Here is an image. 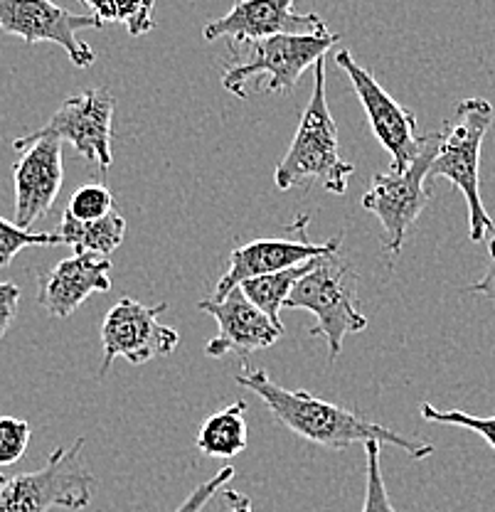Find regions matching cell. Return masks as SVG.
I'll list each match as a JSON object with an SVG mask.
<instances>
[{
    "mask_svg": "<svg viewBox=\"0 0 495 512\" xmlns=\"http://www.w3.org/2000/svg\"><path fill=\"white\" fill-rule=\"evenodd\" d=\"M380 451H382V444H377V441H370V444H365L367 483H365L363 512H397L395 505H392L390 495H387L385 478H382Z\"/></svg>",
    "mask_w": 495,
    "mask_h": 512,
    "instance_id": "cb8c5ba5",
    "label": "cell"
},
{
    "mask_svg": "<svg viewBox=\"0 0 495 512\" xmlns=\"http://www.w3.org/2000/svg\"><path fill=\"white\" fill-rule=\"evenodd\" d=\"M326 23L316 13H296L294 0H237L222 18L202 28L207 42L230 40L232 50L274 35H303L321 32Z\"/></svg>",
    "mask_w": 495,
    "mask_h": 512,
    "instance_id": "7c38bea8",
    "label": "cell"
},
{
    "mask_svg": "<svg viewBox=\"0 0 495 512\" xmlns=\"http://www.w3.org/2000/svg\"><path fill=\"white\" fill-rule=\"evenodd\" d=\"M239 387L249 389L269 407V412L281 421L289 431L316 446H326L330 451H343L353 444H392L402 448L412 458H427L434 453V446L422 441L404 439L397 431L387 426L367 421L353 409L338 407V404L318 399L306 389H286L276 384L264 370H247L234 375Z\"/></svg>",
    "mask_w": 495,
    "mask_h": 512,
    "instance_id": "6da1fadb",
    "label": "cell"
},
{
    "mask_svg": "<svg viewBox=\"0 0 495 512\" xmlns=\"http://www.w3.org/2000/svg\"><path fill=\"white\" fill-rule=\"evenodd\" d=\"M18 301L20 288L10 284V281H3V284H0V338L8 333L15 316H18Z\"/></svg>",
    "mask_w": 495,
    "mask_h": 512,
    "instance_id": "4316f807",
    "label": "cell"
},
{
    "mask_svg": "<svg viewBox=\"0 0 495 512\" xmlns=\"http://www.w3.org/2000/svg\"><path fill=\"white\" fill-rule=\"evenodd\" d=\"M232 478H234V468L225 466L215 478L205 480V483L198 485V488H195L193 493H190L188 498L178 505V510L175 512H202L205 510V505L215 498V493H220V490L225 488Z\"/></svg>",
    "mask_w": 495,
    "mask_h": 512,
    "instance_id": "484cf974",
    "label": "cell"
},
{
    "mask_svg": "<svg viewBox=\"0 0 495 512\" xmlns=\"http://www.w3.org/2000/svg\"><path fill=\"white\" fill-rule=\"evenodd\" d=\"M57 237L62 239V244H69L74 254L109 256L124 242L126 220L116 210L94 222H82L69 215H62Z\"/></svg>",
    "mask_w": 495,
    "mask_h": 512,
    "instance_id": "e0dca14e",
    "label": "cell"
},
{
    "mask_svg": "<svg viewBox=\"0 0 495 512\" xmlns=\"http://www.w3.org/2000/svg\"><path fill=\"white\" fill-rule=\"evenodd\" d=\"M220 495H222V503L227 505V510L230 512H254L252 498H249V495L239 493V490H232V488H222Z\"/></svg>",
    "mask_w": 495,
    "mask_h": 512,
    "instance_id": "f1b7e54d",
    "label": "cell"
},
{
    "mask_svg": "<svg viewBox=\"0 0 495 512\" xmlns=\"http://www.w3.org/2000/svg\"><path fill=\"white\" fill-rule=\"evenodd\" d=\"M198 308L210 313L220 325V333L205 345V355L210 357L237 352L247 362L249 355L271 348L284 335V328L271 323L257 306H252L239 286L232 288L222 301H212V298L200 301Z\"/></svg>",
    "mask_w": 495,
    "mask_h": 512,
    "instance_id": "4fadbf2b",
    "label": "cell"
},
{
    "mask_svg": "<svg viewBox=\"0 0 495 512\" xmlns=\"http://www.w3.org/2000/svg\"><path fill=\"white\" fill-rule=\"evenodd\" d=\"M284 308H298L316 316V325L308 335L326 340L330 360H338L348 335L367 328V316L358 306V274L338 252L316 261L289 293Z\"/></svg>",
    "mask_w": 495,
    "mask_h": 512,
    "instance_id": "5b68a950",
    "label": "cell"
},
{
    "mask_svg": "<svg viewBox=\"0 0 495 512\" xmlns=\"http://www.w3.org/2000/svg\"><path fill=\"white\" fill-rule=\"evenodd\" d=\"M82 448L84 439H77L69 448H55L40 471L5 480L0 512H50L52 508L79 512L89 508L97 478L84 466Z\"/></svg>",
    "mask_w": 495,
    "mask_h": 512,
    "instance_id": "8992f818",
    "label": "cell"
},
{
    "mask_svg": "<svg viewBox=\"0 0 495 512\" xmlns=\"http://www.w3.org/2000/svg\"><path fill=\"white\" fill-rule=\"evenodd\" d=\"M114 205L116 202H114V195H111V190L99 183H92L79 188L72 197H69L65 215L82 222H94V220H101V217H106L109 212H114Z\"/></svg>",
    "mask_w": 495,
    "mask_h": 512,
    "instance_id": "7402d4cb",
    "label": "cell"
},
{
    "mask_svg": "<svg viewBox=\"0 0 495 512\" xmlns=\"http://www.w3.org/2000/svg\"><path fill=\"white\" fill-rule=\"evenodd\" d=\"M340 244H343L340 234H335L326 244H313L306 239H254V242L242 244V247L232 249L230 264L212 293V301H222L232 288L242 286L249 279L276 274V271L306 264L318 256L335 254Z\"/></svg>",
    "mask_w": 495,
    "mask_h": 512,
    "instance_id": "9a60e30c",
    "label": "cell"
},
{
    "mask_svg": "<svg viewBox=\"0 0 495 512\" xmlns=\"http://www.w3.org/2000/svg\"><path fill=\"white\" fill-rule=\"evenodd\" d=\"M13 165L15 185V224L30 229L33 222L52 210L60 195L65 170H62V143L42 138L30 143Z\"/></svg>",
    "mask_w": 495,
    "mask_h": 512,
    "instance_id": "5bb4252c",
    "label": "cell"
},
{
    "mask_svg": "<svg viewBox=\"0 0 495 512\" xmlns=\"http://www.w3.org/2000/svg\"><path fill=\"white\" fill-rule=\"evenodd\" d=\"M441 133L422 138V151L402 173H375L370 190L363 195V207L382 224V249L395 259L402 254L409 229L427 210L431 190L427 188L431 160L439 148Z\"/></svg>",
    "mask_w": 495,
    "mask_h": 512,
    "instance_id": "52a82bcc",
    "label": "cell"
},
{
    "mask_svg": "<svg viewBox=\"0 0 495 512\" xmlns=\"http://www.w3.org/2000/svg\"><path fill=\"white\" fill-rule=\"evenodd\" d=\"M101 25H124L129 35L141 37L156 28L153 8L156 0H79Z\"/></svg>",
    "mask_w": 495,
    "mask_h": 512,
    "instance_id": "ffe728a7",
    "label": "cell"
},
{
    "mask_svg": "<svg viewBox=\"0 0 495 512\" xmlns=\"http://www.w3.org/2000/svg\"><path fill=\"white\" fill-rule=\"evenodd\" d=\"M114 96L106 89H84V92L72 94L65 104L50 116L45 126L28 136L13 141L15 151H23L30 143L50 138V141L72 143L82 158L89 163H97L101 173L111 168V121H114Z\"/></svg>",
    "mask_w": 495,
    "mask_h": 512,
    "instance_id": "ba28073f",
    "label": "cell"
},
{
    "mask_svg": "<svg viewBox=\"0 0 495 512\" xmlns=\"http://www.w3.org/2000/svg\"><path fill=\"white\" fill-rule=\"evenodd\" d=\"M57 244H62L57 234L30 232V229H20L15 222L0 217V266L13 264L15 256L25 247H57Z\"/></svg>",
    "mask_w": 495,
    "mask_h": 512,
    "instance_id": "44dd1931",
    "label": "cell"
},
{
    "mask_svg": "<svg viewBox=\"0 0 495 512\" xmlns=\"http://www.w3.org/2000/svg\"><path fill=\"white\" fill-rule=\"evenodd\" d=\"M335 64L348 74L350 84H353L355 94H358L360 104H363L367 121H370L372 133L380 141V146L390 153L392 170L390 173H402L414 158L422 151V138L417 133V116L409 111L407 106L397 104L392 94L385 92L375 74L367 72L355 62L353 52L340 50L335 55Z\"/></svg>",
    "mask_w": 495,
    "mask_h": 512,
    "instance_id": "30bf717a",
    "label": "cell"
},
{
    "mask_svg": "<svg viewBox=\"0 0 495 512\" xmlns=\"http://www.w3.org/2000/svg\"><path fill=\"white\" fill-rule=\"evenodd\" d=\"M111 291V261L99 254H74L40 279L37 301L52 318H67L92 293Z\"/></svg>",
    "mask_w": 495,
    "mask_h": 512,
    "instance_id": "2e32d148",
    "label": "cell"
},
{
    "mask_svg": "<svg viewBox=\"0 0 495 512\" xmlns=\"http://www.w3.org/2000/svg\"><path fill=\"white\" fill-rule=\"evenodd\" d=\"M168 303H158V306H143V303L133 301L124 296L116 306L109 308L104 325H101V357L99 377L109 372L116 357H124L131 365H143L156 357L173 355L180 343V333L170 325H163L158 316L165 313Z\"/></svg>",
    "mask_w": 495,
    "mask_h": 512,
    "instance_id": "9c48e42d",
    "label": "cell"
},
{
    "mask_svg": "<svg viewBox=\"0 0 495 512\" xmlns=\"http://www.w3.org/2000/svg\"><path fill=\"white\" fill-rule=\"evenodd\" d=\"M5 480H8V478H3V476H0V490H3V485H5Z\"/></svg>",
    "mask_w": 495,
    "mask_h": 512,
    "instance_id": "f546056e",
    "label": "cell"
},
{
    "mask_svg": "<svg viewBox=\"0 0 495 512\" xmlns=\"http://www.w3.org/2000/svg\"><path fill=\"white\" fill-rule=\"evenodd\" d=\"M318 259H321V256H318ZM318 259L291 266V269L276 271V274L257 276V279L244 281L239 288H242V293L247 296V301L252 303V306H257L259 311L271 320V323L281 325V311H284L286 306V298H289V293L294 291L298 281H301L303 276L316 266ZM281 328H284V325H281Z\"/></svg>",
    "mask_w": 495,
    "mask_h": 512,
    "instance_id": "d6986e66",
    "label": "cell"
},
{
    "mask_svg": "<svg viewBox=\"0 0 495 512\" xmlns=\"http://www.w3.org/2000/svg\"><path fill=\"white\" fill-rule=\"evenodd\" d=\"M244 412H247V404L234 402L230 407L207 416L205 424L198 431V441H195L200 453L210 458L239 456L249 444V429Z\"/></svg>",
    "mask_w": 495,
    "mask_h": 512,
    "instance_id": "ac0fdd59",
    "label": "cell"
},
{
    "mask_svg": "<svg viewBox=\"0 0 495 512\" xmlns=\"http://www.w3.org/2000/svg\"><path fill=\"white\" fill-rule=\"evenodd\" d=\"M99 30L94 15H72L52 0H0V32L23 37L28 45L55 42L67 52L74 67H92L97 55L77 37L82 30Z\"/></svg>",
    "mask_w": 495,
    "mask_h": 512,
    "instance_id": "8fae6325",
    "label": "cell"
},
{
    "mask_svg": "<svg viewBox=\"0 0 495 512\" xmlns=\"http://www.w3.org/2000/svg\"><path fill=\"white\" fill-rule=\"evenodd\" d=\"M493 126V106L486 99H466L441 128L439 148L431 160L429 180L446 178L461 190L468 205V237L483 242L495 234V224L481 197V146Z\"/></svg>",
    "mask_w": 495,
    "mask_h": 512,
    "instance_id": "3957f363",
    "label": "cell"
},
{
    "mask_svg": "<svg viewBox=\"0 0 495 512\" xmlns=\"http://www.w3.org/2000/svg\"><path fill=\"white\" fill-rule=\"evenodd\" d=\"M313 69L316 77H313L311 101L303 109L294 143L284 160L276 165L274 183L279 190L321 183L333 195H345L355 165L340 158L338 126L330 116L326 96V57L313 64Z\"/></svg>",
    "mask_w": 495,
    "mask_h": 512,
    "instance_id": "7a4b0ae2",
    "label": "cell"
},
{
    "mask_svg": "<svg viewBox=\"0 0 495 512\" xmlns=\"http://www.w3.org/2000/svg\"><path fill=\"white\" fill-rule=\"evenodd\" d=\"M340 35L321 30L303 35H274L249 42L247 55L227 64L222 87L227 92L249 99L252 94L294 92L301 74L328 55Z\"/></svg>",
    "mask_w": 495,
    "mask_h": 512,
    "instance_id": "277c9868",
    "label": "cell"
},
{
    "mask_svg": "<svg viewBox=\"0 0 495 512\" xmlns=\"http://www.w3.org/2000/svg\"><path fill=\"white\" fill-rule=\"evenodd\" d=\"M488 254H491V259H488L486 274L481 276V281H476V284L468 286L466 291L476 293V296H483V298H488V301L495 303V234H491V242H488Z\"/></svg>",
    "mask_w": 495,
    "mask_h": 512,
    "instance_id": "83f0119b",
    "label": "cell"
},
{
    "mask_svg": "<svg viewBox=\"0 0 495 512\" xmlns=\"http://www.w3.org/2000/svg\"><path fill=\"white\" fill-rule=\"evenodd\" d=\"M33 429L25 419L0 416V466H13L25 456Z\"/></svg>",
    "mask_w": 495,
    "mask_h": 512,
    "instance_id": "d4e9b609",
    "label": "cell"
},
{
    "mask_svg": "<svg viewBox=\"0 0 495 512\" xmlns=\"http://www.w3.org/2000/svg\"><path fill=\"white\" fill-rule=\"evenodd\" d=\"M422 416L427 421H434V424H446V426H461V429H471L473 434L481 436L488 446L495 451V416H476L459 412V409H436L434 404L424 402L422 404Z\"/></svg>",
    "mask_w": 495,
    "mask_h": 512,
    "instance_id": "603a6c76",
    "label": "cell"
}]
</instances>
